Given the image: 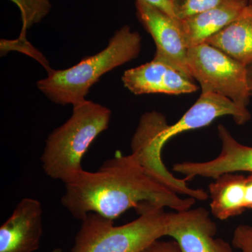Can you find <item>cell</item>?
I'll list each match as a JSON object with an SVG mask.
<instances>
[{"instance_id":"cell-24","label":"cell","mask_w":252,"mask_h":252,"mask_svg":"<svg viewBox=\"0 0 252 252\" xmlns=\"http://www.w3.org/2000/svg\"><path fill=\"white\" fill-rule=\"evenodd\" d=\"M249 4H252V0H249Z\"/></svg>"},{"instance_id":"cell-7","label":"cell","mask_w":252,"mask_h":252,"mask_svg":"<svg viewBox=\"0 0 252 252\" xmlns=\"http://www.w3.org/2000/svg\"><path fill=\"white\" fill-rule=\"evenodd\" d=\"M135 6L137 18L157 46L154 58L167 61L193 79L187 64L189 48L180 22L144 0H135Z\"/></svg>"},{"instance_id":"cell-2","label":"cell","mask_w":252,"mask_h":252,"mask_svg":"<svg viewBox=\"0 0 252 252\" xmlns=\"http://www.w3.org/2000/svg\"><path fill=\"white\" fill-rule=\"evenodd\" d=\"M142 38L138 32L123 26L114 33L108 45L98 54L81 60L63 70H51L36 83L38 89L54 103L73 107L86 100L91 88L106 73L138 56Z\"/></svg>"},{"instance_id":"cell-4","label":"cell","mask_w":252,"mask_h":252,"mask_svg":"<svg viewBox=\"0 0 252 252\" xmlns=\"http://www.w3.org/2000/svg\"><path fill=\"white\" fill-rule=\"evenodd\" d=\"M138 218L122 225L90 213L81 222L71 252H140L148 245L167 236L170 212L146 203L135 209Z\"/></svg>"},{"instance_id":"cell-18","label":"cell","mask_w":252,"mask_h":252,"mask_svg":"<svg viewBox=\"0 0 252 252\" xmlns=\"http://www.w3.org/2000/svg\"><path fill=\"white\" fill-rule=\"evenodd\" d=\"M232 245L240 252H252V225H239L233 232Z\"/></svg>"},{"instance_id":"cell-5","label":"cell","mask_w":252,"mask_h":252,"mask_svg":"<svg viewBox=\"0 0 252 252\" xmlns=\"http://www.w3.org/2000/svg\"><path fill=\"white\" fill-rule=\"evenodd\" d=\"M187 64L191 77L200 83L202 94H220L248 109L252 95L245 64L207 43L189 48Z\"/></svg>"},{"instance_id":"cell-1","label":"cell","mask_w":252,"mask_h":252,"mask_svg":"<svg viewBox=\"0 0 252 252\" xmlns=\"http://www.w3.org/2000/svg\"><path fill=\"white\" fill-rule=\"evenodd\" d=\"M196 200L182 198L153 180L133 154L120 152L102 164L97 172L84 170L65 184L61 203L76 220L96 213L114 220L130 208L149 203L175 211L191 208Z\"/></svg>"},{"instance_id":"cell-14","label":"cell","mask_w":252,"mask_h":252,"mask_svg":"<svg viewBox=\"0 0 252 252\" xmlns=\"http://www.w3.org/2000/svg\"><path fill=\"white\" fill-rule=\"evenodd\" d=\"M210 44L245 64L252 61V4L233 22L207 39Z\"/></svg>"},{"instance_id":"cell-25","label":"cell","mask_w":252,"mask_h":252,"mask_svg":"<svg viewBox=\"0 0 252 252\" xmlns=\"http://www.w3.org/2000/svg\"><path fill=\"white\" fill-rule=\"evenodd\" d=\"M251 95L252 96V94H251Z\"/></svg>"},{"instance_id":"cell-15","label":"cell","mask_w":252,"mask_h":252,"mask_svg":"<svg viewBox=\"0 0 252 252\" xmlns=\"http://www.w3.org/2000/svg\"><path fill=\"white\" fill-rule=\"evenodd\" d=\"M247 177L239 172L223 174L209 185L212 215L226 220L241 215L246 210Z\"/></svg>"},{"instance_id":"cell-10","label":"cell","mask_w":252,"mask_h":252,"mask_svg":"<svg viewBox=\"0 0 252 252\" xmlns=\"http://www.w3.org/2000/svg\"><path fill=\"white\" fill-rule=\"evenodd\" d=\"M218 135L221 143L218 157L209 161L177 162L173 171L185 175L187 181L195 177L215 180L229 172L252 173V147L238 142L224 126H218Z\"/></svg>"},{"instance_id":"cell-9","label":"cell","mask_w":252,"mask_h":252,"mask_svg":"<svg viewBox=\"0 0 252 252\" xmlns=\"http://www.w3.org/2000/svg\"><path fill=\"white\" fill-rule=\"evenodd\" d=\"M122 81L126 89L135 94H180L198 90L193 79L167 61L156 58L126 71Z\"/></svg>"},{"instance_id":"cell-11","label":"cell","mask_w":252,"mask_h":252,"mask_svg":"<svg viewBox=\"0 0 252 252\" xmlns=\"http://www.w3.org/2000/svg\"><path fill=\"white\" fill-rule=\"evenodd\" d=\"M40 202L25 198L0 228V252H34L43 234Z\"/></svg>"},{"instance_id":"cell-13","label":"cell","mask_w":252,"mask_h":252,"mask_svg":"<svg viewBox=\"0 0 252 252\" xmlns=\"http://www.w3.org/2000/svg\"><path fill=\"white\" fill-rule=\"evenodd\" d=\"M249 0H223L220 4L180 21L188 48L200 45L240 16Z\"/></svg>"},{"instance_id":"cell-12","label":"cell","mask_w":252,"mask_h":252,"mask_svg":"<svg viewBox=\"0 0 252 252\" xmlns=\"http://www.w3.org/2000/svg\"><path fill=\"white\" fill-rule=\"evenodd\" d=\"M223 116H230L238 125L246 124L252 117L248 109L240 108L227 97L213 93L201 94L178 122L173 125H168L167 122L164 125L160 132L162 146L182 132L205 127Z\"/></svg>"},{"instance_id":"cell-23","label":"cell","mask_w":252,"mask_h":252,"mask_svg":"<svg viewBox=\"0 0 252 252\" xmlns=\"http://www.w3.org/2000/svg\"><path fill=\"white\" fill-rule=\"evenodd\" d=\"M51 252H63L61 248H56L53 250Z\"/></svg>"},{"instance_id":"cell-8","label":"cell","mask_w":252,"mask_h":252,"mask_svg":"<svg viewBox=\"0 0 252 252\" xmlns=\"http://www.w3.org/2000/svg\"><path fill=\"white\" fill-rule=\"evenodd\" d=\"M217 225L203 207L170 212L167 236L177 242L182 252H233L229 243L215 238Z\"/></svg>"},{"instance_id":"cell-19","label":"cell","mask_w":252,"mask_h":252,"mask_svg":"<svg viewBox=\"0 0 252 252\" xmlns=\"http://www.w3.org/2000/svg\"><path fill=\"white\" fill-rule=\"evenodd\" d=\"M140 252H182L175 240H156Z\"/></svg>"},{"instance_id":"cell-6","label":"cell","mask_w":252,"mask_h":252,"mask_svg":"<svg viewBox=\"0 0 252 252\" xmlns=\"http://www.w3.org/2000/svg\"><path fill=\"white\" fill-rule=\"evenodd\" d=\"M166 122V119L160 113L155 111L145 113L141 117L131 141L132 154L137 158L144 171L160 185L180 195L202 201L207 200V192L202 189L190 188L185 179L177 178L164 165L160 132Z\"/></svg>"},{"instance_id":"cell-22","label":"cell","mask_w":252,"mask_h":252,"mask_svg":"<svg viewBox=\"0 0 252 252\" xmlns=\"http://www.w3.org/2000/svg\"><path fill=\"white\" fill-rule=\"evenodd\" d=\"M247 79L250 93H252V61L246 65Z\"/></svg>"},{"instance_id":"cell-20","label":"cell","mask_w":252,"mask_h":252,"mask_svg":"<svg viewBox=\"0 0 252 252\" xmlns=\"http://www.w3.org/2000/svg\"><path fill=\"white\" fill-rule=\"evenodd\" d=\"M144 1L149 3V4H152V6H156L158 9L161 10V11L165 12V14H167L168 16H170V17L175 19V21L180 22V21L176 18L175 14H174L170 0H144Z\"/></svg>"},{"instance_id":"cell-3","label":"cell","mask_w":252,"mask_h":252,"mask_svg":"<svg viewBox=\"0 0 252 252\" xmlns=\"http://www.w3.org/2000/svg\"><path fill=\"white\" fill-rule=\"evenodd\" d=\"M111 116L110 109L87 99L74 106L71 117L46 141L41 157L46 175L64 185L80 175L84 170L81 165L84 154L108 128Z\"/></svg>"},{"instance_id":"cell-16","label":"cell","mask_w":252,"mask_h":252,"mask_svg":"<svg viewBox=\"0 0 252 252\" xmlns=\"http://www.w3.org/2000/svg\"><path fill=\"white\" fill-rule=\"evenodd\" d=\"M11 1L17 5L21 11L23 27L20 40L27 41L25 39V37L28 30L34 24L40 23L49 14L52 7L51 1L50 0H11Z\"/></svg>"},{"instance_id":"cell-21","label":"cell","mask_w":252,"mask_h":252,"mask_svg":"<svg viewBox=\"0 0 252 252\" xmlns=\"http://www.w3.org/2000/svg\"><path fill=\"white\" fill-rule=\"evenodd\" d=\"M245 207L246 210H252V173L247 177Z\"/></svg>"},{"instance_id":"cell-17","label":"cell","mask_w":252,"mask_h":252,"mask_svg":"<svg viewBox=\"0 0 252 252\" xmlns=\"http://www.w3.org/2000/svg\"><path fill=\"white\" fill-rule=\"evenodd\" d=\"M223 0H170L176 18L182 21L212 9Z\"/></svg>"}]
</instances>
